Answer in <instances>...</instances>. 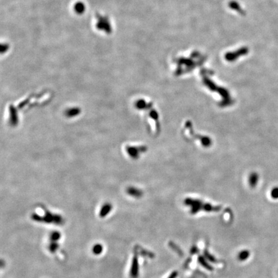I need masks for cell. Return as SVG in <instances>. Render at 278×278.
Masks as SVG:
<instances>
[{
    "label": "cell",
    "instance_id": "1",
    "mask_svg": "<svg viewBox=\"0 0 278 278\" xmlns=\"http://www.w3.org/2000/svg\"><path fill=\"white\" fill-rule=\"evenodd\" d=\"M139 274V265L137 256L135 255L133 256L132 266L130 269V276L132 278H137Z\"/></svg>",
    "mask_w": 278,
    "mask_h": 278
},
{
    "label": "cell",
    "instance_id": "2",
    "mask_svg": "<svg viewBox=\"0 0 278 278\" xmlns=\"http://www.w3.org/2000/svg\"><path fill=\"white\" fill-rule=\"evenodd\" d=\"M112 209V206L111 204L109 203H106L102 207V208L100 210V212H99V216H100L101 218H103L106 217L107 214H109V212H111Z\"/></svg>",
    "mask_w": 278,
    "mask_h": 278
},
{
    "label": "cell",
    "instance_id": "3",
    "mask_svg": "<svg viewBox=\"0 0 278 278\" xmlns=\"http://www.w3.org/2000/svg\"><path fill=\"white\" fill-rule=\"evenodd\" d=\"M104 250V247L102 244L101 243H96L92 246L91 248V252L95 256H99L103 253Z\"/></svg>",
    "mask_w": 278,
    "mask_h": 278
},
{
    "label": "cell",
    "instance_id": "4",
    "mask_svg": "<svg viewBox=\"0 0 278 278\" xmlns=\"http://www.w3.org/2000/svg\"><path fill=\"white\" fill-rule=\"evenodd\" d=\"M61 234L59 231H54L50 234V240L52 242H57L61 239Z\"/></svg>",
    "mask_w": 278,
    "mask_h": 278
},
{
    "label": "cell",
    "instance_id": "5",
    "mask_svg": "<svg viewBox=\"0 0 278 278\" xmlns=\"http://www.w3.org/2000/svg\"><path fill=\"white\" fill-rule=\"evenodd\" d=\"M249 256H250V252L248 250H243L238 254V257L240 261H245L248 258Z\"/></svg>",
    "mask_w": 278,
    "mask_h": 278
},
{
    "label": "cell",
    "instance_id": "6",
    "mask_svg": "<svg viewBox=\"0 0 278 278\" xmlns=\"http://www.w3.org/2000/svg\"><path fill=\"white\" fill-rule=\"evenodd\" d=\"M198 261H199V263H200L203 267H205V269L209 270V271H211V270H212V267L210 266L207 263L206 260L203 258V257H201V256L199 257Z\"/></svg>",
    "mask_w": 278,
    "mask_h": 278
},
{
    "label": "cell",
    "instance_id": "7",
    "mask_svg": "<svg viewBox=\"0 0 278 278\" xmlns=\"http://www.w3.org/2000/svg\"><path fill=\"white\" fill-rule=\"evenodd\" d=\"M59 248V245L57 242H50V244L49 245V250L51 253H55V252Z\"/></svg>",
    "mask_w": 278,
    "mask_h": 278
},
{
    "label": "cell",
    "instance_id": "8",
    "mask_svg": "<svg viewBox=\"0 0 278 278\" xmlns=\"http://www.w3.org/2000/svg\"><path fill=\"white\" fill-rule=\"evenodd\" d=\"M205 255L206 258L208 259L209 261H211L212 262H216V259H215V258H214V257H212L207 251H205Z\"/></svg>",
    "mask_w": 278,
    "mask_h": 278
},
{
    "label": "cell",
    "instance_id": "9",
    "mask_svg": "<svg viewBox=\"0 0 278 278\" xmlns=\"http://www.w3.org/2000/svg\"><path fill=\"white\" fill-rule=\"evenodd\" d=\"M177 275H178V272H173L171 276L169 277V278H176L177 276Z\"/></svg>",
    "mask_w": 278,
    "mask_h": 278
}]
</instances>
